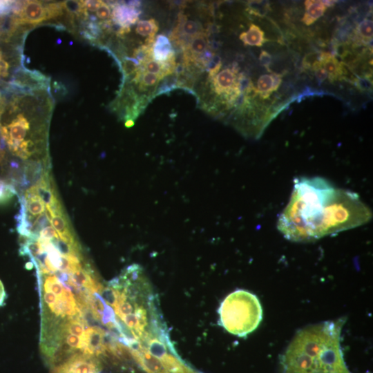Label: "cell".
<instances>
[{
  "instance_id": "cell-1",
  "label": "cell",
  "mask_w": 373,
  "mask_h": 373,
  "mask_svg": "<svg viewBox=\"0 0 373 373\" xmlns=\"http://www.w3.org/2000/svg\"><path fill=\"white\" fill-rule=\"evenodd\" d=\"M372 216L356 193L321 177H299L277 229L289 240L306 242L363 225Z\"/></svg>"
},
{
  "instance_id": "cell-2",
  "label": "cell",
  "mask_w": 373,
  "mask_h": 373,
  "mask_svg": "<svg viewBox=\"0 0 373 373\" xmlns=\"http://www.w3.org/2000/svg\"><path fill=\"white\" fill-rule=\"evenodd\" d=\"M345 321H324L299 330L280 357L283 373H350L341 345Z\"/></svg>"
},
{
  "instance_id": "cell-3",
  "label": "cell",
  "mask_w": 373,
  "mask_h": 373,
  "mask_svg": "<svg viewBox=\"0 0 373 373\" xmlns=\"http://www.w3.org/2000/svg\"><path fill=\"white\" fill-rule=\"evenodd\" d=\"M218 314L220 325L228 332L240 337L254 332L262 318L258 297L244 289L229 294L221 303Z\"/></svg>"
},
{
  "instance_id": "cell-4",
  "label": "cell",
  "mask_w": 373,
  "mask_h": 373,
  "mask_svg": "<svg viewBox=\"0 0 373 373\" xmlns=\"http://www.w3.org/2000/svg\"><path fill=\"white\" fill-rule=\"evenodd\" d=\"M131 351L137 373H201L180 358L169 338H153Z\"/></svg>"
},
{
  "instance_id": "cell-5",
  "label": "cell",
  "mask_w": 373,
  "mask_h": 373,
  "mask_svg": "<svg viewBox=\"0 0 373 373\" xmlns=\"http://www.w3.org/2000/svg\"><path fill=\"white\" fill-rule=\"evenodd\" d=\"M30 124L22 114L18 115L9 124L0 127L2 138L7 143L10 151L15 154L19 145L24 142Z\"/></svg>"
},
{
  "instance_id": "cell-6",
  "label": "cell",
  "mask_w": 373,
  "mask_h": 373,
  "mask_svg": "<svg viewBox=\"0 0 373 373\" xmlns=\"http://www.w3.org/2000/svg\"><path fill=\"white\" fill-rule=\"evenodd\" d=\"M236 70L226 68L213 77L214 91L218 95L224 94L233 101L240 94Z\"/></svg>"
},
{
  "instance_id": "cell-7",
  "label": "cell",
  "mask_w": 373,
  "mask_h": 373,
  "mask_svg": "<svg viewBox=\"0 0 373 373\" xmlns=\"http://www.w3.org/2000/svg\"><path fill=\"white\" fill-rule=\"evenodd\" d=\"M106 336L107 334L99 327H88L82 338V354L95 356L104 354L108 343Z\"/></svg>"
},
{
  "instance_id": "cell-8",
  "label": "cell",
  "mask_w": 373,
  "mask_h": 373,
  "mask_svg": "<svg viewBox=\"0 0 373 373\" xmlns=\"http://www.w3.org/2000/svg\"><path fill=\"white\" fill-rule=\"evenodd\" d=\"M19 23L37 24L48 19L46 6L41 1H26L19 14Z\"/></svg>"
},
{
  "instance_id": "cell-9",
  "label": "cell",
  "mask_w": 373,
  "mask_h": 373,
  "mask_svg": "<svg viewBox=\"0 0 373 373\" xmlns=\"http://www.w3.org/2000/svg\"><path fill=\"white\" fill-rule=\"evenodd\" d=\"M151 57L154 60L161 63L175 59L174 52L166 37L162 35L157 37L152 46Z\"/></svg>"
},
{
  "instance_id": "cell-10",
  "label": "cell",
  "mask_w": 373,
  "mask_h": 373,
  "mask_svg": "<svg viewBox=\"0 0 373 373\" xmlns=\"http://www.w3.org/2000/svg\"><path fill=\"white\" fill-rule=\"evenodd\" d=\"M138 12L131 6L117 4L113 9L112 18L122 27L129 28L131 24L136 22Z\"/></svg>"
},
{
  "instance_id": "cell-11",
  "label": "cell",
  "mask_w": 373,
  "mask_h": 373,
  "mask_svg": "<svg viewBox=\"0 0 373 373\" xmlns=\"http://www.w3.org/2000/svg\"><path fill=\"white\" fill-rule=\"evenodd\" d=\"M318 60L327 73V77L330 82L340 79L343 77L345 70L343 64L340 63L332 55L323 52L321 55Z\"/></svg>"
},
{
  "instance_id": "cell-12",
  "label": "cell",
  "mask_w": 373,
  "mask_h": 373,
  "mask_svg": "<svg viewBox=\"0 0 373 373\" xmlns=\"http://www.w3.org/2000/svg\"><path fill=\"white\" fill-rule=\"evenodd\" d=\"M305 6V13L302 21L307 26L312 24L322 17L327 8L324 1L320 0H307Z\"/></svg>"
},
{
  "instance_id": "cell-13",
  "label": "cell",
  "mask_w": 373,
  "mask_h": 373,
  "mask_svg": "<svg viewBox=\"0 0 373 373\" xmlns=\"http://www.w3.org/2000/svg\"><path fill=\"white\" fill-rule=\"evenodd\" d=\"M240 39L245 45L251 46H262L266 41L264 32L258 26L251 23L247 32L240 35Z\"/></svg>"
},
{
  "instance_id": "cell-14",
  "label": "cell",
  "mask_w": 373,
  "mask_h": 373,
  "mask_svg": "<svg viewBox=\"0 0 373 373\" xmlns=\"http://www.w3.org/2000/svg\"><path fill=\"white\" fill-rule=\"evenodd\" d=\"M158 28L159 27L157 21L154 19H151L138 21L135 31L138 35L142 37H147V39L145 41V45L152 46Z\"/></svg>"
},
{
  "instance_id": "cell-15",
  "label": "cell",
  "mask_w": 373,
  "mask_h": 373,
  "mask_svg": "<svg viewBox=\"0 0 373 373\" xmlns=\"http://www.w3.org/2000/svg\"><path fill=\"white\" fill-rule=\"evenodd\" d=\"M191 57H200L208 48L207 36L201 32L193 37L186 47Z\"/></svg>"
},
{
  "instance_id": "cell-16",
  "label": "cell",
  "mask_w": 373,
  "mask_h": 373,
  "mask_svg": "<svg viewBox=\"0 0 373 373\" xmlns=\"http://www.w3.org/2000/svg\"><path fill=\"white\" fill-rule=\"evenodd\" d=\"M177 29L182 35L193 37L201 33L198 23L193 20L186 19V17L181 15L179 16V24Z\"/></svg>"
},
{
  "instance_id": "cell-17",
  "label": "cell",
  "mask_w": 373,
  "mask_h": 373,
  "mask_svg": "<svg viewBox=\"0 0 373 373\" xmlns=\"http://www.w3.org/2000/svg\"><path fill=\"white\" fill-rule=\"evenodd\" d=\"M85 323L82 318V316L68 319V322L63 327L61 332L69 333L83 338L86 329Z\"/></svg>"
},
{
  "instance_id": "cell-18",
  "label": "cell",
  "mask_w": 373,
  "mask_h": 373,
  "mask_svg": "<svg viewBox=\"0 0 373 373\" xmlns=\"http://www.w3.org/2000/svg\"><path fill=\"white\" fill-rule=\"evenodd\" d=\"M274 90V82L272 75H261L257 82L256 93L263 98H267Z\"/></svg>"
},
{
  "instance_id": "cell-19",
  "label": "cell",
  "mask_w": 373,
  "mask_h": 373,
  "mask_svg": "<svg viewBox=\"0 0 373 373\" xmlns=\"http://www.w3.org/2000/svg\"><path fill=\"white\" fill-rule=\"evenodd\" d=\"M373 23L370 19H364L356 28V35L359 41L367 44L372 39Z\"/></svg>"
},
{
  "instance_id": "cell-20",
  "label": "cell",
  "mask_w": 373,
  "mask_h": 373,
  "mask_svg": "<svg viewBox=\"0 0 373 373\" xmlns=\"http://www.w3.org/2000/svg\"><path fill=\"white\" fill-rule=\"evenodd\" d=\"M16 194L14 186L0 179V204L8 203Z\"/></svg>"
},
{
  "instance_id": "cell-21",
  "label": "cell",
  "mask_w": 373,
  "mask_h": 373,
  "mask_svg": "<svg viewBox=\"0 0 373 373\" xmlns=\"http://www.w3.org/2000/svg\"><path fill=\"white\" fill-rule=\"evenodd\" d=\"M63 9L70 14L84 15L87 12L84 6L83 1H65L61 3Z\"/></svg>"
},
{
  "instance_id": "cell-22",
  "label": "cell",
  "mask_w": 373,
  "mask_h": 373,
  "mask_svg": "<svg viewBox=\"0 0 373 373\" xmlns=\"http://www.w3.org/2000/svg\"><path fill=\"white\" fill-rule=\"evenodd\" d=\"M160 79L161 78L155 74L144 72L141 77L140 86L143 88L154 86Z\"/></svg>"
},
{
  "instance_id": "cell-23",
  "label": "cell",
  "mask_w": 373,
  "mask_h": 373,
  "mask_svg": "<svg viewBox=\"0 0 373 373\" xmlns=\"http://www.w3.org/2000/svg\"><path fill=\"white\" fill-rule=\"evenodd\" d=\"M312 68L315 73V76L318 82H323L327 78V73L323 67L321 61L316 60L312 65Z\"/></svg>"
},
{
  "instance_id": "cell-24",
  "label": "cell",
  "mask_w": 373,
  "mask_h": 373,
  "mask_svg": "<svg viewBox=\"0 0 373 373\" xmlns=\"http://www.w3.org/2000/svg\"><path fill=\"white\" fill-rule=\"evenodd\" d=\"M250 4L249 8L251 12L259 16L265 15L269 8L267 3H262V1H253Z\"/></svg>"
},
{
  "instance_id": "cell-25",
  "label": "cell",
  "mask_w": 373,
  "mask_h": 373,
  "mask_svg": "<svg viewBox=\"0 0 373 373\" xmlns=\"http://www.w3.org/2000/svg\"><path fill=\"white\" fill-rule=\"evenodd\" d=\"M97 17L102 20H107L111 18V9L108 4L102 1L98 8L96 10Z\"/></svg>"
},
{
  "instance_id": "cell-26",
  "label": "cell",
  "mask_w": 373,
  "mask_h": 373,
  "mask_svg": "<svg viewBox=\"0 0 373 373\" xmlns=\"http://www.w3.org/2000/svg\"><path fill=\"white\" fill-rule=\"evenodd\" d=\"M355 86L361 91L370 90L372 82L369 77H358L354 81Z\"/></svg>"
},
{
  "instance_id": "cell-27",
  "label": "cell",
  "mask_w": 373,
  "mask_h": 373,
  "mask_svg": "<svg viewBox=\"0 0 373 373\" xmlns=\"http://www.w3.org/2000/svg\"><path fill=\"white\" fill-rule=\"evenodd\" d=\"M259 60L261 64L265 66L267 69V70L270 71L269 65L271 61V56L267 51H261V53L259 56Z\"/></svg>"
},
{
  "instance_id": "cell-28",
  "label": "cell",
  "mask_w": 373,
  "mask_h": 373,
  "mask_svg": "<svg viewBox=\"0 0 373 373\" xmlns=\"http://www.w3.org/2000/svg\"><path fill=\"white\" fill-rule=\"evenodd\" d=\"M83 2H84V6L86 10H88L90 12H95L98 8L99 6L102 3V1L92 0V1H83Z\"/></svg>"
},
{
  "instance_id": "cell-29",
  "label": "cell",
  "mask_w": 373,
  "mask_h": 373,
  "mask_svg": "<svg viewBox=\"0 0 373 373\" xmlns=\"http://www.w3.org/2000/svg\"><path fill=\"white\" fill-rule=\"evenodd\" d=\"M14 1H0V15L8 14L12 8Z\"/></svg>"
},
{
  "instance_id": "cell-30",
  "label": "cell",
  "mask_w": 373,
  "mask_h": 373,
  "mask_svg": "<svg viewBox=\"0 0 373 373\" xmlns=\"http://www.w3.org/2000/svg\"><path fill=\"white\" fill-rule=\"evenodd\" d=\"M222 64L220 59L217 57L214 60V64L209 70V77L213 78L217 75L221 68Z\"/></svg>"
},
{
  "instance_id": "cell-31",
  "label": "cell",
  "mask_w": 373,
  "mask_h": 373,
  "mask_svg": "<svg viewBox=\"0 0 373 373\" xmlns=\"http://www.w3.org/2000/svg\"><path fill=\"white\" fill-rule=\"evenodd\" d=\"M9 65L3 59L0 60V77H5L8 75Z\"/></svg>"
},
{
  "instance_id": "cell-32",
  "label": "cell",
  "mask_w": 373,
  "mask_h": 373,
  "mask_svg": "<svg viewBox=\"0 0 373 373\" xmlns=\"http://www.w3.org/2000/svg\"><path fill=\"white\" fill-rule=\"evenodd\" d=\"M271 75H272L274 82V90L276 91L278 90V88H279L281 84L282 77H281V75L279 74L272 73Z\"/></svg>"
},
{
  "instance_id": "cell-33",
  "label": "cell",
  "mask_w": 373,
  "mask_h": 373,
  "mask_svg": "<svg viewBox=\"0 0 373 373\" xmlns=\"http://www.w3.org/2000/svg\"><path fill=\"white\" fill-rule=\"evenodd\" d=\"M6 297H7V295H6L3 285L0 280V307H1L3 305Z\"/></svg>"
},
{
  "instance_id": "cell-34",
  "label": "cell",
  "mask_w": 373,
  "mask_h": 373,
  "mask_svg": "<svg viewBox=\"0 0 373 373\" xmlns=\"http://www.w3.org/2000/svg\"><path fill=\"white\" fill-rule=\"evenodd\" d=\"M134 124V122L132 119H127L125 122V126L126 127H131Z\"/></svg>"
},
{
  "instance_id": "cell-35",
  "label": "cell",
  "mask_w": 373,
  "mask_h": 373,
  "mask_svg": "<svg viewBox=\"0 0 373 373\" xmlns=\"http://www.w3.org/2000/svg\"><path fill=\"white\" fill-rule=\"evenodd\" d=\"M1 59H2V52H1V50H0V60H1Z\"/></svg>"
},
{
  "instance_id": "cell-36",
  "label": "cell",
  "mask_w": 373,
  "mask_h": 373,
  "mask_svg": "<svg viewBox=\"0 0 373 373\" xmlns=\"http://www.w3.org/2000/svg\"><path fill=\"white\" fill-rule=\"evenodd\" d=\"M367 373H369V372H367Z\"/></svg>"
},
{
  "instance_id": "cell-37",
  "label": "cell",
  "mask_w": 373,
  "mask_h": 373,
  "mask_svg": "<svg viewBox=\"0 0 373 373\" xmlns=\"http://www.w3.org/2000/svg\"></svg>"
}]
</instances>
